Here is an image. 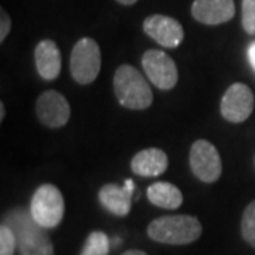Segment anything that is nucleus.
<instances>
[{
    "instance_id": "nucleus-1",
    "label": "nucleus",
    "mask_w": 255,
    "mask_h": 255,
    "mask_svg": "<svg viewBox=\"0 0 255 255\" xmlns=\"http://www.w3.org/2000/svg\"><path fill=\"white\" fill-rule=\"evenodd\" d=\"M4 224L13 230L21 255H54L51 240L31 213L16 210L7 216Z\"/></svg>"
},
{
    "instance_id": "nucleus-2",
    "label": "nucleus",
    "mask_w": 255,
    "mask_h": 255,
    "mask_svg": "<svg viewBox=\"0 0 255 255\" xmlns=\"http://www.w3.org/2000/svg\"><path fill=\"white\" fill-rule=\"evenodd\" d=\"M201 224L193 216H163L153 220L147 227V236L153 241L169 246H186L199 240Z\"/></svg>"
},
{
    "instance_id": "nucleus-3",
    "label": "nucleus",
    "mask_w": 255,
    "mask_h": 255,
    "mask_svg": "<svg viewBox=\"0 0 255 255\" xmlns=\"http://www.w3.org/2000/svg\"><path fill=\"white\" fill-rule=\"evenodd\" d=\"M114 90L119 104L128 110H146L153 102V94L145 77L128 64L121 65L114 75Z\"/></svg>"
},
{
    "instance_id": "nucleus-4",
    "label": "nucleus",
    "mask_w": 255,
    "mask_h": 255,
    "mask_svg": "<svg viewBox=\"0 0 255 255\" xmlns=\"http://www.w3.org/2000/svg\"><path fill=\"white\" fill-rule=\"evenodd\" d=\"M30 213L43 228L57 227L64 217V197L54 184H43L33 194Z\"/></svg>"
},
{
    "instance_id": "nucleus-5",
    "label": "nucleus",
    "mask_w": 255,
    "mask_h": 255,
    "mask_svg": "<svg viewBox=\"0 0 255 255\" xmlns=\"http://www.w3.org/2000/svg\"><path fill=\"white\" fill-rule=\"evenodd\" d=\"M71 75L81 85H88L101 71V50L95 40L84 37L77 41L70 60Z\"/></svg>"
},
{
    "instance_id": "nucleus-6",
    "label": "nucleus",
    "mask_w": 255,
    "mask_h": 255,
    "mask_svg": "<svg viewBox=\"0 0 255 255\" xmlns=\"http://www.w3.org/2000/svg\"><path fill=\"white\" fill-rule=\"evenodd\" d=\"M190 167L194 176L201 182L213 183L219 180L223 164L216 146L204 139L196 140L190 149Z\"/></svg>"
},
{
    "instance_id": "nucleus-7",
    "label": "nucleus",
    "mask_w": 255,
    "mask_h": 255,
    "mask_svg": "<svg viewBox=\"0 0 255 255\" xmlns=\"http://www.w3.org/2000/svg\"><path fill=\"white\" fill-rule=\"evenodd\" d=\"M146 75L160 90H172L177 84L179 74L172 57L160 50H147L142 57Z\"/></svg>"
},
{
    "instance_id": "nucleus-8",
    "label": "nucleus",
    "mask_w": 255,
    "mask_h": 255,
    "mask_svg": "<svg viewBox=\"0 0 255 255\" xmlns=\"http://www.w3.org/2000/svg\"><path fill=\"white\" fill-rule=\"evenodd\" d=\"M254 110V94L246 84L236 82L228 88L220 105L224 119L240 124L244 122Z\"/></svg>"
},
{
    "instance_id": "nucleus-9",
    "label": "nucleus",
    "mask_w": 255,
    "mask_h": 255,
    "mask_svg": "<svg viewBox=\"0 0 255 255\" xmlns=\"http://www.w3.org/2000/svg\"><path fill=\"white\" fill-rule=\"evenodd\" d=\"M37 117L48 128L64 127L71 115V108L65 97L57 91L43 92L36 104Z\"/></svg>"
},
{
    "instance_id": "nucleus-10",
    "label": "nucleus",
    "mask_w": 255,
    "mask_h": 255,
    "mask_svg": "<svg viewBox=\"0 0 255 255\" xmlns=\"http://www.w3.org/2000/svg\"><path fill=\"white\" fill-rule=\"evenodd\" d=\"M143 30L157 44L166 48H174L183 41L184 31L182 24L173 17L163 14H152L143 21Z\"/></svg>"
},
{
    "instance_id": "nucleus-11",
    "label": "nucleus",
    "mask_w": 255,
    "mask_h": 255,
    "mask_svg": "<svg viewBox=\"0 0 255 255\" xmlns=\"http://www.w3.org/2000/svg\"><path fill=\"white\" fill-rule=\"evenodd\" d=\"M191 14L203 24L216 26L234 17L236 4L234 0H194Z\"/></svg>"
},
{
    "instance_id": "nucleus-12",
    "label": "nucleus",
    "mask_w": 255,
    "mask_h": 255,
    "mask_svg": "<svg viewBox=\"0 0 255 255\" xmlns=\"http://www.w3.org/2000/svg\"><path fill=\"white\" fill-rule=\"evenodd\" d=\"M133 190H135L133 180L128 179L125 180L124 186L114 184V183L102 186L98 197H100L101 204L110 213L119 216V217H124L130 211V207H132Z\"/></svg>"
},
{
    "instance_id": "nucleus-13",
    "label": "nucleus",
    "mask_w": 255,
    "mask_h": 255,
    "mask_svg": "<svg viewBox=\"0 0 255 255\" xmlns=\"http://www.w3.org/2000/svg\"><path fill=\"white\" fill-rule=\"evenodd\" d=\"M167 155L157 147L143 149L133 156L130 167L133 173L143 177H156L167 170Z\"/></svg>"
},
{
    "instance_id": "nucleus-14",
    "label": "nucleus",
    "mask_w": 255,
    "mask_h": 255,
    "mask_svg": "<svg viewBox=\"0 0 255 255\" xmlns=\"http://www.w3.org/2000/svg\"><path fill=\"white\" fill-rule=\"evenodd\" d=\"M36 67L44 80H55L61 71V54L53 40H43L36 47Z\"/></svg>"
},
{
    "instance_id": "nucleus-15",
    "label": "nucleus",
    "mask_w": 255,
    "mask_h": 255,
    "mask_svg": "<svg viewBox=\"0 0 255 255\" xmlns=\"http://www.w3.org/2000/svg\"><path fill=\"white\" fill-rule=\"evenodd\" d=\"M147 199L152 204L167 210L179 209L183 203V194L174 184L167 182H157L149 186Z\"/></svg>"
},
{
    "instance_id": "nucleus-16",
    "label": "nucleus",
    "mask_w": 255,
    "mask_h": 255,
    "mask_svg": "<svg viewBox=\"0 0 255 255\" xmlns=\"http://www.w3.org/2000/svg\"><path fill=\"white\" fill-rule=\"evenodd\" d=\"M111 243L108 236L102 231H92L82 247L81 255H108Z\"/></svg>"
},
{
    "instance_id": "nucleus-17",
    "label": "nucleus",
    "mask_w": 255,
    "mask_h": 255,
    "mask_svg": "<svg viewBox=\"0 0 255 255\" xmlns=\"http://www.w3.org/2000/svg\"><path fill=\"white\" fill-rule=\"evenodd\" d=\"M241 234L247 243L255 248V201L250 203L244 210L241 220Z\"/></svg>"
},
{
    "instance_id": "nucleus-18",
    "label": "nucleus",
    "mask_w": 255,
    "mask_h": 255,
    "mask_svg": "<svg viewBox=\"0 0 255 255\" xmlns=\"http://www.w3.org/2000/svg\"><path fill=\"white\" fill-rule=\"evenodd\" d=\"M16 246H17V240H16L13 230L6 224H1V227H0V255H14Z\"/></svg>"
},
{
    "instance_id": "nucleus-19",
    "label": "nucleus",
    "mask_w": 255,
    "mask_h": 255,
    "mask_svg": "<svg viewBox=\"0 0 255 255\" xmlns=\"http://www.w3.org/2000/svg\"><path fill=\"white\" fill-rule=\"evenodd\" d=\"M243 27L248 34H255V0H243Z\"/></svg>"
},
{
    "instance_id": "nucleus-20",
    "label": "nucleus",
    "mask_w": 255,
    "mask_h": 255,
    "mask_svg": "<svg viewBox=\"0 0 255 255\" xmlns=\"http://www.w3.org/2000/svg\"><path fill=\"white\" fill-rule=\"evenodd\" d=\"M0 13H1V17H0V41L3 43L4 38L9 34L10 27H11V21H10L9 14L4 10L1 9Z\"/></svg>"
},
{
    "instance_id": "nucleus-21",
    "label": "nucleus",
    "mask_w": 255,
    "mask_h": 255,
    "mask_svg": "<svg viewBox=\"0 0 255 255\" xmlns=\"http://www.w3.org/2000/svg\"><path fill=\"white\" fill-rule=\"evenodd\" d=\"M247 54H248V60H250V63L253 65V68L255 70V40L248 46V51H247Z\"/></svg>"
},
{
    "instance_id": "nucleus-22",
    "label": "nucleus",
    "mask_w": 255,
    "mask_h": 255,
    "mask_svg": "<svg viewBox=\"0 0 255 255\" xmlns=\"http://www.w3.org/2000/svg\"><path fill=\"white\" fill-rule=\"evenodd\" d=\"M122 255H147L143 251H140V250H129V251H125Z\"/></svg>"
},
{
    "instance_id": "nucleus-23",
    "label": "nucleus",
    "mask_w": 255,
    "mask_h": 255,
    "mask_svg": "<svg viewBox=\"0 0 255 255\" xmlns=\"http://www.w3.org/2000/svg\"><path fill=\"white\" fill-rule=\"evenodd\" d=\"M117 1L121 3V4H124V6H130V4L136 3L137 0H117Z\"/></svg>"
},
{
    "instance_id": "nucleus-24",
    "label": "nucleus",
    "mask_w": 255,
    "mask_h": 255,
    "mask_svg": "<svg viewBox=\"0 0 255 255\" xmlns=\"http://www.w3.org/2000/svg\"><path fill=\"white\" fill-rule=\"evenodd\" d=\"M4 104H3V102H1V104H0V121H3V119H4Z\"/></svg>"
}]
</instances>
